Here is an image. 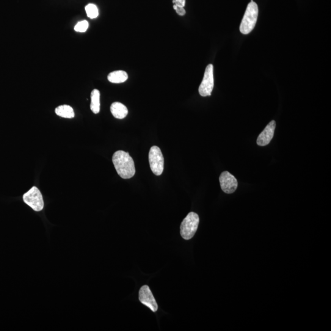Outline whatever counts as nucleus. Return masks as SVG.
Returning <instances> with one entry per match:
<instances>
[{"label":"nucleus","mask_w":331,"mask_h":331,"mask_svg":"<svg viewBox=\"0 0 331 331\" xmlns=\"http://www.w3.org/2000/svg\"><path fill=\"white\" fill-rule=\"evenodd\" d=\"M55 114L61 117L73 118L74 117V110L68 105H62L57 107L55 110Z\"/></svg>","instance_id":"13"},{"label":"nucleus","mask_w":331,"mask_h":331,"mask_svg":"<svg viewBox=\"0 0 331 331\" xmlns=\"http://www.w3.org/2000/svg\"><path fill=\"white\" fill-rule=\"evenodd\" d=\"M112 162L121 178H131L136 173L134 162L128 152L122 150L116 151L113 155Z\"/></svg>","instance_id":"1"},{"label":"nucleus","mask_w":331,"mask_h":331,"mask_svg":"<svg viewBox=\"0 0 331 331\" xmlns=\"http://www.w3.org/2000/svg\"><path fill=\"white\" fill-rule=\"evenodd\" d=\"M219 181L221 189L225 193L230 194L236 191L238 183H237L235 177L231 175L228 171H223L221 174Z\"/></svg>","instance_id":"7"},{"label":"nucleus","mask_w":331,"mask_h":331,"mask_svg":"<svg viewBox=\"0 0 331 331\" xmlns=\"http://www.w3.org/2000/svg\"><path fill=\"white\" fill-rule=\"evenodd\" d=\"M139 300L143 305L150 308L153 312H156L158 309V304L154 299L152 292L147 285H144L139 291Z\"/></svg>","instance_id":"8"},{"label":"nucleus","mask_w":331,"mask_h":331,"mask_svg":"<svg viewBox=\"0 0 331 331\" xmlns=\"http://www.w3.org/2000/svg\"><path fill=\"white\" fill-rule=\"evenodd\" d=\"M90 109L95 114L100 111V92L97 89H94L91 93Z\"/></svg>","instance_id":"12"},{"label":"nucleus","mask_w":331,"mask_h":331,"mask_svg":"<svg viewBox=\"0 0 331 331\" xmlns=\"http://www.w3.org/2000/svg\"><path fill=\"white\" fill-rule=\"evenodd\" d=\"M128 79V75L126 72L121 70L113 71L107 76L108 81L114 84L125 82Z\"/></svg>","instance_id":"11"},{"label":"nucleus","mask_w":331,"mask_h":331,"mask_svg":"<svg viewBox=\"0 0 331 331\" xmlns=\"http://www.w3.org/2000/svg\"><path fill=\"white\" fill-rule=\"evenodd\" d=\"M148 158L151 170L154 175H161L164 171V159L161 149L157 146L151 147L149 152Z\"/></svg>","instance_id":"5"},{"label":"nucleus","mask_w":331,"mask_h":331,"mask_svg":"<svg viewBox=\"0 0 331 331\" xmlns=\"http://www.w3.org/2000/svg\"><path fill=\"white\" fill-rule=\"evenodd\" d=\"M24 203L35 211L40 212L44 208L42 194L37 187H33L23 195Z\"/></svg>","instance_id":"4"},{"label":"nucleus","mask_w":331,"mask_h":331,"mask_svg":"<svg viewBox=\"0 0 331 331\" xmlns=\"http://www.w3.org/2000/svg\"><path fill=\"white\" fill-rule=\"evenodd\" d=\"M214 86V66L212 64H209L207 66L203 81L199 87V93L203 97L211 96Z\"/></svg>","instance_id":"6"},{"label":"nucleus","mask_w":331,"mask_h":331,"mask_svg":"<svg viewBox=\"0 0 331 331\" xmlns=\"http://www.w3.org/2000/svg\"><path fill=\"white\" fill-rule=\"evenodd\" d=\"M87 15L90 19L97 18L99 15V11L97 7L95 4H89L85 7Z\"/></svg>","instance_id":"14"},{"label":"nucleus","mask_w":331,"mask_h":331,"mask_svg":"<svg viewBox=\"0 0 331 331\" xmlns=\"http://www.w3.org/2000/svg\"><path fill=\"white\" fill-rule=\"evenodd\" d=\"M275 127V121L274 120L270 121L258 137L256 142L259 146L264 147L269 144L274 137Z\"/></svg>","instance_id":"9"},{"label":"nucleus","mask_w":331,"mask_h":331,"mask_svg":"<svg viewBox=\"0 0 331 331\" xmlns=\"http://www.w3.org/2000/svg\"><path fill=\"white\" fill-rule=\"evenodd\" d=\"M258 16V5L252 0L247 6L240 26V31L242 34L247 35L252 31L255 27Z\"/></svg>","instance_id":"2"},{"label":"nucleus","mask_w":331,"mask_h":331,"mask_svg":"<svg viewBox=\"0 0 331 331\" xmlns=\"http://www.w3.org/2000/svg\"><path fill=\"white\" fill-rule=\"evenodd\" d=\"M173 8L178 15L184 16L186 15V11L185 10L184 7H178V6L173 5Z\"/></svg>","instance_id":"16"},{"label":"nucleus","mask_w":331,"mask_h":331,"mask_svg":"<svg viewBox=\"0 0 331 331\" xmlns=\"http://www.w3.org/2000/svg\"><path fill=\"white\" fill-rule=\"evenodd\" d=\"M110 111L114 117L117 119H123L128 114V110L125 105L119 102H115L110 106Z\"/></svg>","instance_id":"10"},{"label":"nucleus","mask_w":331,"mask_h":331,"mask_svg":"<svg viewBox=\"0 0 331 331\" xmlns=\"http://www.w3.org/2000/svg\"><path fill=\"white\" fill-rule=\"evenodd\" d=\"M88 26L89 24L87 21H80L74 27V30L77 32H85L87 31Z\"/></svg>","instance_id":"15"},{"label":"nucleus","mask_w":331,"mask_h":331,"mask_svg":"<svg viewBox=\"0 0 331 331\" xmlns=\"http://www.w3.org/2000/svg\"><path fill=\"white\" fill-rule=\"evenodd\" d=\"M200 223V218L195 212H190L182 221L180 226V233L182 238L190 240L194 236Z\"/></svg>","instance_id":"3"},{"label":"nucleus","mask_w":331,"mask_h":331,"mask_svg":"<svg viewBox=\"0 0 331 331\" xmlns=\"http://www.w3.org/2000/svg\"><path fill=\"white\" fill-rule=\"evenodd\" d=\"M174 5L178 6V7H184L186 5V0H173Z\"/></svg>","instance_id":"17"}]
</instances>
